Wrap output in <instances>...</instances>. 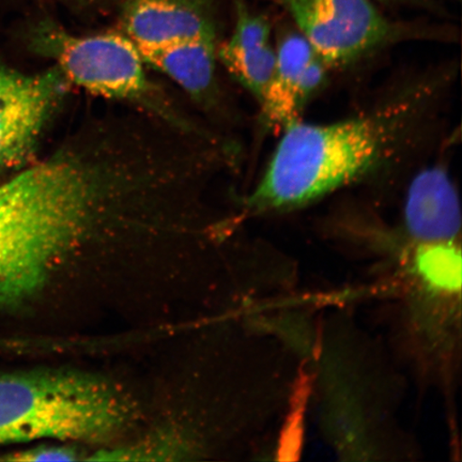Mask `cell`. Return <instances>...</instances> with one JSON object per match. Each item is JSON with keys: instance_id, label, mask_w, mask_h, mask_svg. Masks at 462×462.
Listing matches in <instances>:
<instances>
[{"instance_id": "7a4b0ae2", "label": "cell", "mask_w": 462, "mask_h": 462, "mask_svg": "<svg viewBox=\"0 0 462 462\" xmlns=\"http://www.w3.org/2000/svg\"><path fill=\"white\" fill-rule=\"evenodd\" d=\"M429 87L349 119L288 126L245 209L252 215L300 209L393 163L423 120Z\"/></svg>"}, {"instance_id": "30bf717a", "label": "cell", "mask_w": 462, "mask_h": 462, "mask_svg": "<svg viewBox=\"0 0 462 462\" xmlns=\"http://www.w3.org/2000/svg\"><path fill=\"white\" fill-rule=\"evenodd\" d=\"M217 60L258 103L262 101L274 71L276 48L268 21L241 0L236 5L233 33L217 50Z\"/></svg>"}, {"instance_id": "9a60e30c", "label": "cell", "mask_w": 462, "mask_h": 462, "mask_svg": "<svg viewBox=\"0 0 462 462\" xmlns=\"http://www.w3.org/2000/svg\"><path fill=\"white\" fill-rule=\"evenodd\" d=\"M375 2V0H374ZM377 2L385 4H397V5H423L429 3V0H377Z\"/></svg>"}, {"instance_id": "9c48e42d", "label": "cell", "mask_w": 462, "mask_h": 462, "mask_svg": "<svg viewBox=\"0 0 462 462\" xmlns=\"http://www.w3.org/2000/svg\"><path fill=\"white\" fill-rule=\"evenodd\" d=\"M403 213L404 226L417 244L457 238L461 227L458 195L443 167H430L414 178Z\"/></svg>"}, {"instance_id": "5b68a950", "label": "cell", "mask_w": 462, "mask_h": 462, "mask_svg": "<svg viewBox=\"0 0 462 462\" xmlns=\"http://www.w3.org/2000/svg\"><path fill=\"white\" fill-rule=\"evenodd\" d=\"M328 68L349 65L400 36L374 0H280Z\"/></svg>"}, {"instance_id": "277c9868", "label": "cell", "mask_w": 462, "mask_h": 462, "mask_svg": "<svg viewBox=\"0 0 462 462\" xmlns=\"http://www.w3.org/2000/svg\"><path fill=\"white\" fill-rule=\"evenodd\" d=\"M33 43L56 62L69 85L108 99L152 103L155 95L140 50L123 32L78 36L43 22Z\"/></svg>"}, {"instance_id": "8fae6325", "label": "cell", "mask_w": 462, "mask_h": 462, "mask_svg": "<svg viewBox=\"0 0 462 462\" xmlns=\"http://www.w3.org/2000/svg\"><path fill=\"white\" fill-rule=\"evenodd\" d=\"M144 62L165 74L196 100H206L216 86L217 34L143 51Z\"/></svg>"}, {"instance_id": "6da1fadb", "label": "cell", "mask_w": 462, "mask_h": 462, "mask_svg": "<svg viewBox=\"0 0 462 462\" xmlns=\"http://www.w3.org/2000/svg\"><path fill=\"white\" fill-rule=\"evenodd\" d=\"M128 182L87 138L0 184V311L21 308L55 265L124 204Z\"/></svg>"}, {"instance_id": "52a82bcc", "label": "cell", "mask_w": 462, "mask_h": 462, "mask_svg": "<svg viewBox=\"0 0 462 462\" xmlns=\"http://www.w3.org/2000/svg\"><path fill=\"white\" fill-rule=\"evenodd\" d=\"M328 69L301 33L282 37L273 78L258 103L265 126L284 131L301 120L306 104L325 83Z\"/></svg>"}, {"instance_id": "7c38bea8", "label": "cell", "mask_w": 462, "mask_h": 462, "mask_svg": "<svg viewBox=\"0 0 462 462\" xmlns=\"http://www.w3.org/2000/svg\"><path fill=\"white\" fill-rule=\"evenodd\" d=\"M412 271L426 291L454 298L461 289V251L455 240L420 242L413 253Z\"/></svg>"}, {"instance_id": "8992f818", "label": "cell", "mask_w": 462, "mask_h": 462, "mask_svg": "<svg viewBox=\"0 0 462 462\" xmlns=\"http://www.w3.org/2000/svg\"><path fill=\"white\" fill-rule=\"evenodd\" d=\"M68 86L57 68L28 75L0 63V172L32 157Z\"/></svg>"}, {"instance_id": "5bb4252c", "label": "cell", "mask_w": 462, "mask_h": 462, "mask_svg": "<svg viewBox=\"0 0 462 462\" xmlns=\"http://www.w3.org/2000/svg\"><path fill=\"white\" fill-rule=\"evenodd\" d=\"M50 2H57L75 5H89L104 2V0H50Z\"/></svg>"}, {"instance_id": "3957f363", "label": "cell", "mask_w": 462, "mask_h": 462, "mask_svg": "<svg viewBox=\"0 0 462 462\" xmlns=\"http://www.w3.org/2000/svg\"><path fill=\"white\" fill-rule=\"evenodd\" d=\"M136 419L112 380L70 369L0 374V446L50 440L108 446Z\"/></svg>"}, {"instance_id": "4fadbf2b", "label": "cell", "mask_w": 462, "mask_h": 462, "mask_svg": "<svg viewBox=\"0 0 462 462\" xmlns=\"http://www.w3.org/2000/svg\"><path fill=\"white\" fill-rule=\"evenodd\" d=\"M74 446H77V444L66 442L43 444V446L0 456V461H75L82 459L84 454L82 449Z\"/></svg>"}, {"instance_id": "ba28073f", "label": "cell", "mask_w": 462, "mask_h": 462, "mask_svg": "<svg viewBox=\"0 0 462 462\" xmlns=\"http://www.w3.org/2000/svg\"><path fill=\"white\" fill-rule=\"evenodd\" d=\"M215 0H120L121 32L141 53L217 34Z\"/></svg>"}]
</instances>
